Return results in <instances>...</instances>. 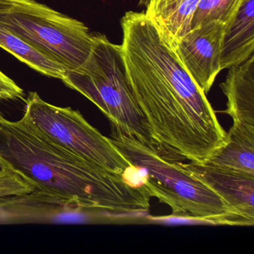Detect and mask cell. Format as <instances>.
<instances>
[{"label": "cell", "instance_id": "6da1fadb", "mask_svg": "<svg viewBox=\"0 0 254 254\" xmlns=\"http://www.w3.org/2000/svg\"><path fill=\"white\" fill-rule=\"evenodd\" d=\"M121 26L132 93L153 138L187 160L206 162L227 136L206 93L145 11L126 12Z\"/></svg>", "mask_w": 254, "mask_h": 254}, {"label": "cell", "instance_id": "7a4b0ae2", "mask_svg": "<svg viewBox=\"0 0 254 254\" xmlns=\"http://www.w3.org/2000/svg\"><path fill=\"white\" fill-rule=\"evenodd\" d=\"M20 175L41 190L74 196L124 213H146L151 196L144 186L88 163L49 138L22 117L0 114V169Z\"/></svg>", "mask_w": 254, "mask_h": 254}, {"label": "cell", "instance_id": "3957f363", "mask_svg": "<svg viewBox=\"0 0 254 254\" xmlns=\"http://www.w3.org/2000/svg\"><path fill=\"white\" fill-rule=\"evenodd\" d=\"M110 139L133 166L151 197L172 209V215L212 220L216 225L253 226L216 193L180 165L183 157L162 144L149 145L111 127Z\"/></svg>", "mask_w": 254, "mask_h": 254}, {"label": "cell", "instance_id": "277c9868", "mask_svg": "<svg viewBox=\"0 0 254 254\" xmlns=\"http://www.w3.org/2000/svg\"><path fill=\"white\" fill-rule=\"evenodd\" d=\"M65 85L85 96L106 116L111 127L149 145H157L133 97L121 45L93 34L90 56L76 69H67Z\"/></svg>", "mask_w": 254, "mask_h": 254}, {"label": "cell", "instance_id": "5b68a950", "mask_svg": "<svg viewBox=\"0 0 254 254\" xmlns=\"http://www.w3.org/2000/svg\"><path fill=\"white\" fill-rule=\"evenodd\" d=\"M0 23L68 69L82 65L93 45L84 23L35 0H0Z\"/></svg>", "mask_w": 254, "mask_h": 254}, {"label": "cell", "instance_id": "8992f818", "mask_svg": "<svg viewBox=\"0 0 254 254\" xmlns=\"http://www.w3.org/2000/svg\"><path fill=\"white\" fill-rule=\"evenodd\" d=\"M23 118L59 145L83 160L105 170L128 179L133 166L110 137L104 136L82 114L72 108L48 103L36 92H30L26 100Z\"/></svg>", "mask_w": 254, "mask_h": 254}, {"label": "cell", "instance_id": "52a82bcc", "mask_svg": "<svg viewBox=\"0 0 254 254\" xmlns=\"http://www.w3.org/2000/svg\"><path fill=\"white\" fill-rule=\"evenodd\" d=\"M142 215L115 212L44 190L0 198V224H137Z\"/></svg>", "mask_w": 254, "mask_h": 254}, {"label": "cell", "instance_id": "ba28073f", "mask_svg": "<svg viewBox=\"0 0 254 254\" xmlns=\"http://www.w3.org/2000/svg\"><path fill=\"white\" fill-rule=\"evenodd\" d=\"M224 24L212 21L191 29L174 50L186 70L207 93L221 72V54Z\"/></svg>", "mask_w": 254, "mask_h": 254}, {"label": "cell", "instance_id": "9c48e42d", "mask_svg": "<svg viewBox=\"0 0 254 254\" xmlns=\"http://www.w3.org/2000/svg\"><path fill=\"white\" fill-rule=\"evenodd\" d=\"M185 160L180 159L183 169L216 193L238 215L254 223V175Z\"/></svg>", "mask_w": 254, "mask_h": 254}, {"label": "cell", "instance_id": "30bf717a", "mask_svg": "<svg viewBox=\"0 0 254 254\" xmlns=\"http://www.w3.org/2000/svg\"><path fill=\"white\" fill-rule=\"evenodd\" d=\"M227 99L224 111L233 123L254 126V56L229 68L226 80L220 84Z\"/></svg>", "mask_w": 254, "mask_h": 254}, {"label": "cell", "instance_id": "8fae6325", "mask_svg": "<svg viewBox=\"0 0 254 254\" xmlns=\"http://www.w3.org/2000/svg\"><path fill=\"white\" fill-rule=\"evenodd\" d=\"M254 50V0H245L233 20L224 26L221 70L243 63Z\"/></svg>", "mask_w": 254, "mask_h": 254}, {"label": "cell", "instance_id": "7c38bea8", "mask_svg": "<svg viewBox=\"0 0 254 254\" xmlns=\"http://www.w3.org/2000/svg\"><path fill=\"white\" fill-rule=\"evenodd\" d=\"M200 0H160L146 7L145 13L161 36L175 48L191 30L193 15Z\"/></svg>", "mask_w": 254, "mask_h": 254}, {"label": "cell", "instance_id": "4fadbf2b", "mask_svg": "<svg viewBox=\"0 0 254 254\" xmlns=\"http://www.w3.org/2000/svg\"><path fill=\"white\" fill-rule=\"evenodd\" d=\"M206 162L254 175V126L233 123L224 145Z\"/></svg>", "mask_w": 254, "mask_h": 254}, {"label": "cell", "instance_id": "5bb4252c", "mask_svg": "<svg viewBox=\"0 0 254 254\" xmlns=\"http://www.w3.org/2000/svg\"><path fill=\"white\" fill-rule=\"evenodd\" d=\"M0 47L46 76L63 79L67 68L29 45L0 23Z\"/></svg>", "mask_w": 254, "mask_h": 254}, {"label": "cell", "instance_id": "9a60e30c", "mask_svg": "<svg viewBox=\"0 0 254 254\" xmlns=\"http://www.w3.org/2000/svg\"><path fill=\"white\" fill-rule=\"evenodd\" d=\"M245 0H200L191 21V29L212 21L227 26Z\"/></svg>", "mask_w": 254, "mask_h": 254}, {"label": "cell", "instance_id": "2e32d148", "mask_svg": "<svg viewBox=\"0 0 254 254\" xmlns=\"http://www.w3.org/2000/svg\"><path fill=\"white\" fill-rule=\"evenodd\" d=\"M35 190L41 189L10 169H0V198L26 194Z\"/></svg>", "mask_w": 254, "mask_h": 254}, {"label": "cell", "instance_id": "e0dca14e", "mask_svg": "<svg viewBox=\"0 0 254 254\" xmlns=\"http://www.w3.org/2000/svg\"><path fill=\"white\" fill-rule=\"evenodd\" d=\"M23 89L0 70V101L24 99Z\"/></svg>", "mask_w": 254, "mask_h": 254}, {"label": "cell", "instance_id": "ac0fdd59", "mask_svg": "<svg viewBox=\"0 0 254 254\" xmlns=\"http://www.w3.org/2000/svg\"><path fill=\"white\" fill-rule=\"evenodd\" d=\"M158 1H160V0H140V2L139 3L141 5H145V6H148V5H152L154 2H158Z\"/></svg>", "mask_w": 254, "mask_h": 254}]
</instances>
